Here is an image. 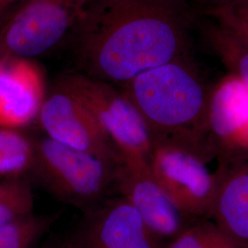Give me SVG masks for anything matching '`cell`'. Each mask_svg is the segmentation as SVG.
I'll return each mask as SVG.
<instances>
[{"mask_svg": "<svg viewBox=\"0 0 248 248\" xmlns=\"http://www.w3.org/2000/svg\"><path fill=\"white\" fill-rule=\"evenodd\" d=\"M208 44L224 66L248 89V46L223 27L214 23L206 30Z\"/></svg>", "mask_w": 248, "mask_h": 248, "instance_id": "14", "label": "cell"}, {"mask_svg": "<svg viewBox=\"0 0 248 248\" xmlns=\"http://www.w3.org/2000/svg\"><path fill=\"white\" fill-rule=\"evenodd\" d=\"M33 141L18 130L0 128V177L19 178L31 170Z\"/></svg>", "mask_w": 248, "mask_h": 248, "instance_id": "13", "label": "cell"}, {"mask_svg": "<svg viewBox=\"0 0 248 248\" xmlns=\"http://www.w3.org/2000/svg\"><path fill=\"white\" fill-rule=\"evenodd\" d=\"M212 222L232 248H248V152L221 159Z\"/></svg>", "mask_w": 248, "mask_h": 248, "instance_id": "10", "label": "cell"}, {"mask_svg": "<svg viewBox=\"0 0 248 248\" xmlns=\"http://www.w3.org/2000/svg\"><path fill=\"white\" fill-rule=\"evenodd\" d=\"M92 0H81V10L82 9L87 5V4H89V2H91ZM81 12V11H80Z\"/></svg>", "mask_w": 248, "mask_h": 248, "instance_id": "21", "label": "cell"}, {"mask_svg": "<svg viewBox=\"0 0 248 248\" xmlns=\"http://www.w3.org/2000/svg\"><path fill=\"white\" fill-rule=\"evenodd\" d=\"M202 1L208 3V5H209L208 7H212V6H215V5H219V4L231 2V1H236V0H202Z\"/></svg>", "mask_w": 248, "mask_h": 248, "instance_id": "20", "label": "cell"}, {"mask_svg": "<svg viewBox=\"0 0 248 248\" xmlns=\"http://www.w3.org/2000/svg\"><path fill=\"white\" fill-rule=\"evenodd\" d=\"M56 87L86 107L123 159L149 163L155 143L153 135L123 89L81 72L63 74Z\"/></svg>", "mask_w": 248, "mask_h": 248, "instance_id": "3", "label": "cell"}, {"mask_svg": "<svg viewBox=\"0 0 248 248\" xmlns=\"http://www.w3.org/2000/svg\"><path fill=\"white\" fill-rule=\"evenodd\" d=\"M207 160L186 147L155 142L149 166L160 186L192 221L210 219L217 186Z\"/></svg>", "mask_w": 248, "mask_h": 248, "instance_id": "5", "label": "cell"}, {"mask_svg": "<svg viewBox=\"0 0 248 248\" xmlns=\"http://www.w3.org/2000/svg\"><path fill=\"white\" fill-rule=\"evenodd\" d=\"M31 172L56 198L78 207L98 202L115 185L117 165L49 137L33 141Z\"/></svg>", "mask_w": 248, "mask_h": 248, "instance_id": "4", "label": "cell"}, {"mask_svg": "<svg viewBox=\"0 0 248 248\" xmlns=\"http://www.w3.org/2000/svg\"><path fill=\"white\" fill-rule=\"evenodd\" d=\"M147 124L154 142L186 147L210 159L211 90L187 55L144 72L122 87Z\"/></svg>", "mask_w": 248, "mask_h": 248, "instance_id": "2", "label": "cell"}, {"mask_svg": "<svg viewBox=\"0 0 248 248\" xmlns=\"http://www.w3.org/2000/svg\"><path fill=\"white\" fill-rule=\"evenodd\" d=\"M45 99L39 68L27 59L0 64V128L18 130L38 118Z\"/></svg>", "mask_w": 248, "mask_h": 248, "instance_id": "12", "label": "cell"}, {"mask_svg": "<svg viewBox=\"0 0 248 248\" xmlns=\"http://www.w3.org/2000/svg\"><path fill=\"white\" fill-rule=\"evenodd\" d=\"M115 186L157 240L174 239L196 222L181 213L165 192L149 163L122 160L116 167Z\"/></svg>", "mask_w": 248, "mask_h": 248, "instance_id": "8", "label": "cell"}, {"mask_svg": "<svg viewBox=\"0 0 248 248\" xmlns=\"http://www.w3.org/2000/svg\"><path fill=\"white\" fill-rule=\"evenodd\" d=\"M4 51V48H3V45H2V37L0 36V54H1V51ZM3 62L1 59H0V64H1V62Z\"/></svg>", "mask_w": 248, "mask_h": 248, "instance_id": "22", "label": "cell"}, {"mask_svg": "<svg viewBox=\"0 0 248 248\" xmlns=\"http://www.w3.org/2000/svg\"></svg>", "mask_w": 248, "mask_h": 248, "instance_id": "23", "label": "cell"}, {"mask_svg": "<svg viewBox=\"0 0 248 248\" xmlns=\"http://www.w3.org/2000/svg\"><path fill=\"white\" fill-rule=\"evenodd\" d=\"M207 14L248 46V0H236L209 7Z\"/></svg>", "mask_w": 248, "mask_h": 248, "instance_id": "18", "label": "cell"}, {"mask_svg": "<svg viewBox=\"0 0 248 248\" xmlns=\"http://www.w3.org/2000/svg\"><path fill=\"white\" fill-rule=\"evenodd\" d=\"M33 193L30 182L23 178L6 179L0 183V228L32 213Z\"/></svg>", "mask_w": 248, "mask_h": 248, "instance_id": "16", "label": "cell"}, {"mask_svg": "<svg viewBox=\"0 0 248 248\" xmlns=\"http://www.w3.org/2000/svg\"><path fill=\"white\" fill-rule=\"evenodd\" d=\"M73 238L78 248H159L158 240L124 198L90 215Z\"/></svg>", "mask_w": 248, "mask_h": 248, "instance_id": "11", "label": "cell"}, {"mask_svg": "<svg viewBox=\"0 0 248 248\" xmlns=\"http://www.w3.org/2000/svg\"><path fill=\"white\" fill-rule=\"evenodd\" d=\"M72 30L80 72L121 87L189 46V18L178 0H92Z\"/></svg>", "mask_w": 248, "mask_h": 248, "instance_id": "1", "label": "cell"}, {"mask_svg": "<svg viewBox=\"0 0 248 248\" xmlns=\"http://www.w3.org/2000/svg\"><path fill=\"white\" fill-rule=\"evenodd\" d=\"M230 243L209 219L199 220L170 240L165 248H229Z\"/></svg>", "mask_w": 248, "mask_h": 248, "instance_id": "17", "label": "cell"}, {"mask_svg": "<svg viewBox=\"0 0 248 248\" xmlns=\"http://www.w3.org/2000/svg\"><path fill=\"white\" fill-rule=\"evenodd\" d=\"M53 217L30 213L0 228V248H35L53 224Z\"/></svg>", "mask_w": 248, "mask_h": 248, "instance_id": "15", "label": "cell"}, {"mask_svg": "<svg viewBox=\"0 0 248 248\" xmlns=\"http://www.w3.org/2000/svg\"><path fill=\"white\" fill-rule=\"evenodd\" d=\"M45 248H78L77 246L76 242L73 237L69 239L62 240V241H58L55 242L50 246H47Z\"/></svg>", "mask_w": 248, "mask_h": 248, "instance_id": "19", "label": "cell"}, {"mask_svg": "<svg viewBox=\"0 0 248 248\" xmlns=\"http://www.w3.org/2000/svg\"><path fill=\"white\" fill-rule=\"evenodd\" d=\"M81 11V0H27L2 37L5 51L20 59L51 51L70 33Z\"/></svg>", "mask_w": 248, "mask_h": 248, "instance_id": "6", "label": "cell"}, {"mask_svg": "<svg viewBox=\"0 0 248 248\" xmlns=\"http://www.w3.org/2000/svg\"><path fill=\"white\" fill-rule=\"evenodd\" d=\"M209 132L221 159L248 152V89L227 75L211 90Z\"/></svg>", "mask_w": 248, "mask_h": 248, "instance_id": "9", "label": "cell"}, {"mask_svg": "<svg viewBox=\"0 0 248 248\" xmlns=\"http://www.w3.org/2000/svg\"><path fill=\"white\" fill-rule=\"evenodd\" d=\"M47 137L117 165L123 157L97 120L78 99L55 88L38 116Z\"/></svg>", "mask_w": 248, "mask_h": 248, "instance_id": "7", "label": "cell"}]
</instances>
